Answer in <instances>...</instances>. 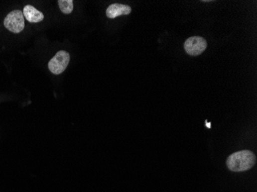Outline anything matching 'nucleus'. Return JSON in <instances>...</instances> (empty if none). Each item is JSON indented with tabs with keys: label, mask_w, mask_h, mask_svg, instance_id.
Returning a JSON list of instances; mask_svg holds the SVG:
<instances>
[{
	"label": "nucleus",
	"mask_w": 257,
	"mask_h": 192,
	"mask_svg": "<svg viewBox=\"0 0 257 192\" xmlns=\"http://www.w3.org/2000/svg\"><path fill=\"white\" fill-rule=\"evenodd\" d=\"M256 161L255 155L252 152L244 150L230 155L227 160V165L232 172H245L254 167Z\"/></svg>",
	"instance_id": "obj_1"
},
{
	"label": "nucleus",
	"mask_w": 257,
	"mask_h": 192,
	"mask_svg": "<svg viewBox=\"0 0 257 192\" xmlns=\"http://www.w3.org/2000/svg\"><path fill=\"white\" fill-rule=\"evenodd\" d=\"M4 25L8 30L13 33L22 32L25 27L23 12L18 9L9 12L5 18Z\"/></svg>",
	"instance_id": "obj_2"
},
{
	"label": "nucleus",
	"mask_w": 257,
	"mask_h": 192,
	"mask_svg": "<svg viewBox=\"0 0 257 192\" xmlns=\"http://www.w3.org/2000/svg\"><path fill=\"white\" fill-rule=\"evenodd\" d=\"M70 54L66 51H59L56 56L49 61V69L55 75L63 73L70 63Z\"/></svg>",
	"instance_id": "obj_3"
},
{
	"label": "nucleus",
	"mask_w": 257,
	"mask_h": 192,
	"mask_svg": "<svg viewBox=\"0 0 257 192\" xmlns=\"http://www.w3.org/2000/svg\"><path fill=\"white\" fill-rule=\"evenodd\" d=\"M132 11L130 6L123 4L114 3L110 5L107 10V16L110 19H114L116 17L122 15H128Z\"/></svg>",
	"instance_id": "obj_5"
},
{
	"label": "nucleus",
	"mask_w": 257,
	"mask_h": 192,
	"mask_svg": "<svg viewBox=\"0 0 257 192\" xmlns=\"http://www.w3.org/2000/svg\"><path fill=\"white\" fill-rule=\"evenodd\" d=\"M59 8L64 14H70L73 10V0H59Z\"/></svg>",
	"instance_id": "obj_7"
},
{
	"label": "nucleus",
	"mask_w": 257,
	"mask_h": 192,
	"mask_svg": "<svg viewBox=\"0 0 257 192\" xmlns=\"http://www.w3.org/2000/svg\"><path fill=\"white\" fill-rule=\"evenodd\" d=\"M23 15L30 22H39L44 19L43 13L31 5L24 7Z\"/></svg>",
	"instance_id": "obj_6"
},
{
	"label": "nucleus",
	"mask_w": 257,
	"mask_h": 192,
	"mask_svg": "<svg viewBox=\"0 0 257 192\" xmlns=\"http://www.w3.org/2000/svg\"><path fill=\"white\" fill-rule=\"evenodd\" d=\"M207 47V41L200 36L189 38L184 43L185 50L188 54L192 56H197L202 54Z\"/></svg>",
	"instance_id": "obj_4"
}]
</instances>
